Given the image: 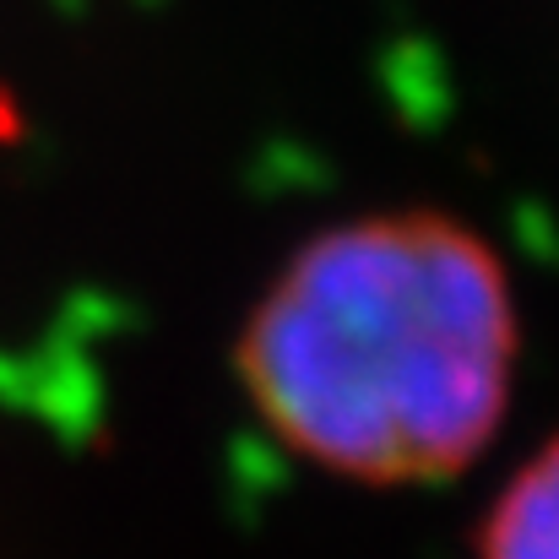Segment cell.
<instances>
[{
	"mask_svg": "<svg viewBox=\"0 0 559 559\" xmlns=\"http://www.w3.org/2000/svg\"><path fill=\"white\" fill-rule=\"evenodd\" d=\"M516 354V294L495 245L445 212H374L288 255L234 370L294 456L396 489L456 478L489 451Z\"/></svg>",
	"mask_w": 559,
	"mask_h": 559,
	"instance_id": "cell-1",
	"label": "cell"
},
{
	"mask_svg": "<svg viewBox=\"0 0 559 559\" xmlns=\"http://www.w3.org/2000/svg\"><path fill=\"white\" fill-rule=\"evenodd\" d=\"M478 559H559V435L495 495Z\"/></svg>",
	"mask_w": 559,
	"mask_h": 559,
	"instance_id": "cell-2",
	"label": "cell"
}]
</instances>
